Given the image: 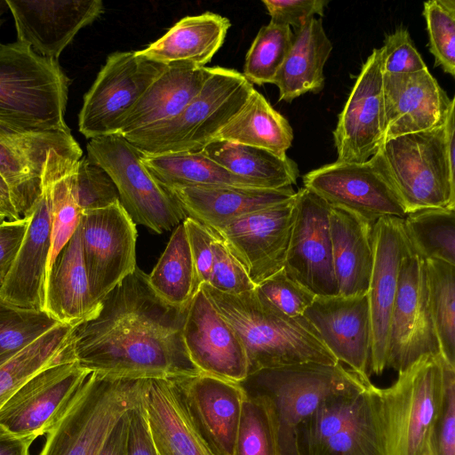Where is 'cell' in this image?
<instances>
[{
  "instance_id": "obj_1",
  "label": "cell",
  "mask_w": 455,
  "mask_h": 455,
  "mask_svg": "<svg viewBox=\"0 0 455 455\" xmlns=\"http://www.w3.org/2000/svg\"><path fill=\"white\" fill-rule=\"evenodd\" d=\"M187 309L160 299L137 267L101 300L92 318L74 327L73 356L90 372L120 378L200 374L183 340Z\"/></svg>"
},
{
  "instance_id": "obj_2",
  "label": "cell",
  "mask_w": 455,
  "mask_h": 455,
  "mask_svg": "<svg viewBox=\"0 0 455 455\" xmlns=\"http://www.w3.org/2000/svg\"><path fill=\"white\" fill-rule=\"evenodd\" d=\"M201 290L241 339L248 375L302 363H339L304 316L289 317L275 311L259 298L255 289L228 294L203 283Z\"/></svg>"
},
{
  "instance_id": "obj_3",
  "label": "cell",
  "mask_w": 455,
  "mask_h": 455,
  "mask_svg": "<svg viewBox=\"0 0 455 455\" xmlns=\"http://www.w3.org/2000/svg\"><path fill=\"white\" fill-rule=\"evenodd\" d=\"M69 84L58 60L18 41L0 44V122L25 130H70L64 118Z\"/></svg>"
},
{
  "instance_id": "obj_4",
  "label": "cell",
  "mask_w": 455,
  "mask_h": 455,
  "mask_svg": "<svg viewBox=\"0 0 455 455\" xmlns=\"http://www.w3.org/2000/svg\"><path fill=\"white\" fill-rule=\"evenodd\" d=\"M253 89L242 73L212 68L199 92L177 116L123 137L147 156L201 152L240 110Z\"/></svg>"
},
{
  "instance_id": "obj_5",
  "label": "cell",
  "mask_w": 455,
  "mask_h": 455,
  "mask_svg": "<svg viewBox=\"0 0 455 455\" xmlns=\"http://www.w3.org/2000/svg\"><path fill=\"white\" fill-rule=\"evenodd\" d=\"M370 383L340 363L309 362L263 369L249 374L240 385L246 393L261 395L269 401L282 455H298L299 427L332 396Z\"/></svg>"
},
{
  "instance_id": "obj_6",
  "label": "cell",
  "mask_w": 455,
  "mask_h": 455,
  "mask_svg": "<svg viewBox=\"0 0 455 455\" xmlns=\"http://www.w3.org/2000/svg\"><path fill=\"white\" fill-rule=\"evenodd\" d=\"M295 445L298 455H387L380 388L332 396L299 427Z\"/></svg>"
},
{
  "instance_id": "obj_7",
  "label": "cell",
  "mask_w": 455,
  "mask_h": 455,
  "mask_svg": "<svg viewBox=\"0 0 455 455\" xmlns=\"http://www.w3.org/2000/svg\"><path fill=\"white\" fill-rule=\"evenodd\" d=\"M146 380L91 372L39 455H98L115 424L140 401Z\"/></svg>"
},
{
  "instance_id": "obj_8",
  "label": "cell",
  "mask_w": 455,
  "mask_h": 455,
  "mask_svg": "<svg viewBox=\"0 0 455 455\" xmlns=\"http://www.w3.org/2000/svg\"><path fill=\"white\" fill-rule=\"evenodd\" d=\"M372 157L407 214L425 209H455V175L448 166L444 124L387 140Z\"/></svg>"
},
{
  "instance_id": "obj_9",
  "label": "cell",
  "mask_w": 455,
  "mask_h": 455,
  "mask_svg": "<svg viewBox=\"0 0 455 455\" xmlns=\"http://www.w3.org/2000/svg\"><path fill=\"white\" fill-rule=\"evenodd\" d=\"M443 393L440 355H426L380 388L387 455H431L430 437Z\"/></svg>"
},
{
  "instance_id": "obj_10",
  "label": "cell",
  "mask_w": 455,
  "mask_h": 455,
  "mask_svg": "<svg viewBox=\"0 0 455 455\" xmlns=\"http://www.w3.org/2000/svg\"><path fill=\"white\" fill-rule=\"evenodd\" d=\"M87 157L113 180L119 201L135 224L156 234L172 230L187 217L174 196L144 165L142 153L120 134L90 140Z\"/></svg>"
},
{
  "instance_id": "obj_11",
  "label": "cell",
  "mask_w": 455,
  "mask_h": 455,
  "mask_svg": "<svg viewBox=\"0 0 455 455\" xmlns=\"http://www.w3.org/2000/svg\"><path fill=\"white\" fill-rule=\"evenodd\" d=\"M82 157L70 130H25L0 122V176L20 219L29 216L40 199L47 170L75 167Z\"/></svg>"
},
{
  "instance_id": "obj_12",
  "label": "cell",
  "mask_w": 455,
  "mask_h": 455,
  "mask_svg": "<svg viewBox=\"0 0 455 455\" xmlns=\"http://www.w3.org/2000/svg\"><path fill=\"white\" fill-rule=\"evenodd\" d=\"M166 66L136 51L108 55L84 97L79 132L90 140L116 134L124 117Z\"/></svg>"
},
{
  "instance_id": "obj_13",
  "label": "cell",
  "mask_w": 455,
  "mask_h": 455,
  "mask_svg": "<svg viewBox=\"0 0 455 455\" xmlns=\"http://www.w3.org/2000/svg\"><path fill=\"white\" fill-rule=\"evenodd\" d=\"M439 355L429 307L425 259L408 241L390 316L387 368L399 373L423 356Z\"/></svg>"
},
{
  "instance_id": "obj_14",
  "label": "cell",
  "mask_w": 455,
  "mask_h": 455,
  "mask_svg": "<svg viewBox=\"0 0 455 455\" xmlns=\"http://www.w3.org/2000/svg\"><path fill=\"white\" fill-rule=\"evenodd\" d=\"M302 181L303 188L330 205L371 223L407 215L395 189L373 157L363 163L336 161L325 164L303 175Z\"/></svg>"
},
{
  "instance_id": "obj_15",
  "label": "cell",
  "mask_w": 455,
  "mask_h": 455,
  "mask_svg": "<svg viewBox=\"0 0 455 455\" xmlns=\"http://www.w3.org/2000/svg\"><path fill=\"white\" fill-rule=\"evenodd\" d=\"M79 229L91 293L100 304L137 267L136 224L118 202L82 212Z\"/></svg>"
},
{
  "instance_id": "obj_16",
  "label": "cell",
  "mask_w": 455,
  "mask_h": 455,
  "mask_svg": "<svg viewBox=\"0 0 455 455\" xmlns=\"http://www.w3.org/2000/svg\"><path fill=\"white\" fill-rule=\"evenodd\" d=\"M91 372L75 359L53 363L30 378L0 408V425L19 437L46 434L66 411Z\"/></svg>"
},
{
  "instance_id": "obj_17",
  "label": "cell",
  "mask_w": 455,
  "mask_h": 455,
  "mask_svg": "<svg viewBox=\"0 0 455 455\" xmlns=\"http://www.w3.org/2000/svg\"><path fill=\"white\" fill-rule=\"evenodd\" d=\"M330 204L301 188L284 262L286 273L315 296L337 295L329 221Z\"/></svg>"
},
{
  "instance_id": "obj_18",
  "label": "cell",
  "mask_w": 455,
  "mask_h": 455,
  "mask_svg": "<svg viewBox=\"0 0 455 455\" xmlns=\"http://www.w3.org/2000/svg\"><path fill=\"white\" fill-rule=\"evenodd\" d=\"M294 217L295 196L211 229L223 240L257 286L283 268Z\"/></svg>"
},
{
  "instance_id": "obj_19",
  "label": "cell",
  "mask_w": 455,
  "mask_h": 455,
  "mask_svg": "<svg viewBox=\"0 0 455 455\" xmlns=\"http://www.w3.org/2000/svg\"><path fill=\"white\" fill-rule=\"evenodd\" d=\"M383 73L379 49L363 64L333 131L337 161L363 163L384 143Z\"/></svg>"
},
{
  "instance_id": "obj_20",
  "label": "cell",
  "mask_w": 455,
  "mask_h": 455,
  "mask_svg": "<svg viewBox=\"0 0 455 455\" xmlns=\"http://www.w3.org/2000/svg\"><path fill=\"white\" fill-rule=\"evenodd\" d=\"M303 316L338 362L371 382V321L367 294L315 296Z\"/></svg>"
},
{
  "instance_id": "obj_21",
  "label": "cell",
  "mask_w": 455,
  "mask_h": 455,
  "mask_svg": "<svg viewBox=\"0 0 455 455\" xmlns=\"http://www.w3.org/2000/svg\"><path fill=\"white\" fill-rule=\"evenodd\" d=\"M183 340L191 362L201 373L236 383L248 376V360L241 339L201 289L188 307Z\"/></svg>"
},
{
  "instance_id": "obj_22",
  "label": "cell",
  "mask_w": 455,
  "mask_h": 455,
  "mask_svg": "<svg viewBox=\"0 0 455 455\" xmlns=\"http://www.w3.org/2000/svg\"><path fill=\"white\" fill-rule=\"evenodd\" d=\"M6 4L14 20L17 41L53 60L104 12L100 0H6Z\"/></svg>"
},
{
  "instance_id": "obj_23",
  "label": "cell",
  "mask_w": 455,
  "mask_h": 455,
  "mask_svg": "<svg viewBox=\"0 0 455 455\" xmlns=\"http://www.w3.org/2000/svg\"><path fill=\"white\" fill-rule=\"evenodd\" d=\"M407 243L403 219L382 218L373 224V265L367 295L371 321L370 369L377 375L387 368L389 322Z\"/></svg>"
},
{
  "instance_id": "obj_24",
  "label": "cell",
  "mask_w": 455,
  "mask_h": 455,
  "mask_svg": "<svg viewBox=\"0 0 455 455\" xmlns=\"http://www.w3.org/2000/svg\"><path fill=\"white\" fill-rule=\"evenodd\" d=\"M191 419L216 455H233L245 392L207 374L172 379Z\"/></svg>"
},
{
  "instance_id": "obj_25",
  "label": "cell",
  "mask_w": 455,
  "mask_h": 455,
  "mask_svg": "<svg viewBox=\"0 0 455 455\" xmlns=\"http://www.w3.org/2000/svg\"><path fill=\"white\" fill-rule=\"evenodd\" d=\"M52 181L49 178L43 181L42 196L28 216L27 230L0 289V299L18 307L44 311L52 245Z\"/></svg>"
},
{
  "instance_id": "obj_26",
  "label": "cell",
  "mask_w": 455,
  "mask_h": 455,
  "mask_svg": "<svg viewBox=\"0 0 455 455\" xmlns=\"http://www.w3.org/2000/svg\"><path fill=\"white\" fill-rule=\"evenodd\" d=\"M383 98L384 142L443 125L455 103L427 68L408 74H383Z\"/></svg>"
},
{
  "instance_id": "obj_27",
  "label": "cell",
  "mask_w": 455,
  "mask_h": 455,
  "mask_svg": "<svg viewBox=\"0 0 455 455\" xmlns=\"http://www.w3.org/2000/svg\"><path fill=\"white\" fill-rule=\"evenodd\" d=\"M143 404L158 455H216L191 419L172 379H147Z\"/></svg>"
},
{
  "instance_id": "obj_28",
  "label": "cell",
  "mask_w": 455,
  "mask_h": 455,
  "mask_svg": "<svg viewBox=\"0 0 455 455\" xmlns=\"http://www.w3.org/2000/svg\"><path fill=\"white\" fill-rule=\"evenodd\" d=\"M179 202L187 217L215 229L249 213L291 199L292 187L277 189L238 187H191L166 188Z\"/></svg>"
},
{
  "instance_id": "obj_29",
  "label": "cell",
  "mask_w": 455,
  "mask_h": 455,
  "mask_svg": "<svg viewBox=\"0 0 455 455\" xmlns=\"http://www.w3.org/2000/svg\"><path fill=\"white\" fill-rule=\"evenodd\" d=\"M211 69L188 61L168 64L124 117L117 134L124 136L177 116L199 92Z\"/></svg>"
},
{
  "instance_id": "obj_30",
  "label": "cell",
  "mask_w": 455,
  "mask_h": 455,
  "mask_svg": "<svg viewBox=\"0 0 455 455\" xmlns=\"http://www.w3.org/2000/svg\"><path fill=\"white\" fill-rule=\"evenodd\" d=\"M100 307L91 293L78 226L48 270L44 311L60 323L76 326Z\"/></svg>"
},
{
  "instance_id": "obj_31",
  "label": "cell",
  "mask_w": 455,
  "mask_h": 455,
  "mask_svg": "<svg viewBox=\"0 0 455 455\" xmlns=\"http://www.w3.org/2000/svg\"><path fill=\"white\" fill-rule=\"evenodd\" d=\"M330 232L337 295L367 294L373 265V224L330 205Z\"/></svg>"
},
{
  "instance_id": "obj_32",
  "label": "cell",
  "mask_w": 455,
  "mask_h": 455,
  "mask_svg": "<svg viewBox=\"0 0 455 455\" xmlns=\"http://www.w3.org/2000/svg\"><path fill=\"white\" fill-rule=\"evenodd\" d=\"M322 19L311 18L294 29L291 46L273 84L279 90V100L287 102L324 86L323 68L331 52Z\"/></svg>"
},
{
  "instance_id": "obj_33",
  "label": "cell",
  "mask_w": 455,
  "mask_h": 455,
  "mask_svg": "<svg viewBox=\"0 0 455 455\" xmlns=\"http://www.w3.org/2000/svg\"><path fill=\"white\" fill-rule=\"evenodd\" d=\"M230 25L228 19L213 12L187 16L159 39L136 52L165 65L188 61L204 68L223 44Z\"/></svg>"
},
{
  "instance_id": "obj_34",
  "label": "cell",
  "mask_w": 455,
  "mask_h": 455,
  "mask_svg": "<svg viewBox=\"0 0 455 455\" xmlns=\"http://www.w3.org/2000/svg\"><path fill=\"white\" fill-rule=\"evenodd\" d=\"M201 152L256 188L292 187L299 177L297 164L286 154L220 140H212Z\"/></svg>"
},
{
  "instance_id": "obj_35",
  "label": "cell",
  "mask_w": 455,
  "mask_h": 455,
  "mask_svg": "<svg viewBox=\"0 0 455 455\" xmlns=\"http://www.w3.org/2000/svg\"><path fill=\"white\" fill-rule=\"evenodd\" d=\"M214 140L286 154L293 140L287 119L253 89L240 110L219 132Z\"/></svg>"
},
{
  "instance_id": "obj_36",
  "label": "cell",
  "mask_w": 455,
  "mask_h": 455,
  "mask_svg": "<svg viewBox=\"0 0 455 455\" xmlns=\"http://www.w3.org/2000/svg\"><path fill=\"white\" fill-rule=\"evenodd\" d=\"M141 160L153 178L164 188L191 187L254 188L203 152L143 155Z\"/></svg>"
},
{
  "instance_id": "obj_37",
  "label": "cell",
  "mask_w": 455,
  "mask_h": 455,
  "mask_svg": "<svg viewBox=\"0 0 455 455\" xmlns=\"http://www.w3.org/2000/svg\"><path fill=\"white\" fill-rule=\"evenodd\" d=\"M74 327L56 324L0 364V408L43 369L63 360L75 359L71 346Z\"/></svg>"
},
{
  "instance_id": "obj_38",
  "label": "cell",
  "mask_w": 455,
  "mask_h": 455,
  "mask_svg": "<svg viewBox=\"0 0 455 455\" xmlns=\"http://www.w3.org/2000/svg\"><path fill=\"white\" fill-rule=\"evenodd\" d=\"M148 281L160 299L177 307H188L200 291L202 284L182 222L175 227Z\"/></svg>"
},
{
  "instance_id": "obj_39",
  "label": "cell",
  "mask_w": 455,
  "mask_h": 455,
  "mask_svg": "<svg viewBox=\"0 0 455 455\" xmlns=\"http://www.w3.org/2000/svg\"><path fill=\"white\" fill-rule=\"evenodd\" d=\"M403 228L409 243L424 259L455 266V209H425L408 213Z\"/></svg>"
},
{
  "instance_id": "obj_40",
  "label": "cell",
  "mask_w": 455,
  "mask_h": 455,
  "mask_svg": "<svg viewBox=\"0 0 455 455\" xmlns=\"http://www.w3.org/2000/svg\"><path fill=\"white\" fill-rule=\"evenodd\" d=\"M428 299L440 355L455 367V266L425 259Z\"/></svg>"
},
{
  "instance_id": "obj_41",
  "label": "cell",
  "mask_w": 455,
  "mask_h": 455,
  "mask_svg": "<svg viewBox=\"0 0 455 455\" xmlns=\"http://www.w3.org/2000/svg\"><path fill=\"white\" fill-rule=\"evenodd\" d=\"M233 455H282L274 411L265 396L245 392Z\"/></svg>"
},
{
  "instance_id": "obj_42",
  "label": "cell",
  "mask_w": 455,
  "mask_h": 455,
  "mask_svg": "<svg viewBox=\"0 0 455 455\" xmlns=\"http://www.w3.org/2000/svg\"><path fill=\"white\" fill-rule=\"evenodd\" d=\"M289 26L269 22L260 28L245 57L243 76L252 84H273L291 46Z\"/></svg>"
},
{
  "instance_id": "obj_43",
  "label": "cell",
  "mask_w": 455,
  "mask_h": 455,
  "mask_svg": "<svg viewBox=\"0 0 455 455\" xmlns=\"http://www.w3.org/2000/svg\"><path fill=\"white\" fill-rule=\"evenodd\" d=\"M58 323L45 311L18 307L0 299V364Z\"/></svg>"
},
{
  "instance_id": "obj_44",
  "label": "cell",
  "mask_w": 455,
  "mask_h": 455,
  "mask_svg": "<svg viewBox=\"0 0 455 455\" xmlns=\"http://www.w3.org/2000/svg\"><path fill=\"white\" fill-rule=\"evenodd\" d=\"M429 51L435 65L455 76V1L431 0L423 4Z\"/></svg>"
},
{
  "instance_id": "obj_45",
  "label": "cell",
  "mask_w": 455,
  "mask_h": 455,
  "mask_svg": "<svg viewBox=\"0 0 455 455\" xmlns=\"http://www.w3.org/2000/svg\"><path fill=\"white\" fill-rule=\"evenodd\" d=\"M76 169L50 184L52 201V245L48 270L62 248L71 239L80 224L82 211L73 190Z\"/></svg>"
},
{
  "instance_id": "obj_46",
  "label": "cell",
  "mask_w": 455,
  "mask_h": 455,
  "mask_svg": "<svg viewBox=\"0 0 455 455\" xmlns=\"http://www.w3.org/2000/svg\"><path fill=\"white\" fill-rule=\"evenodd\" d=\"M73 190L82 212L103 209L120 202L111 177L87 156H83L76 164Z\"/></svg>"
},
{
  "instance_id": "obj_47",
  "label": "cell",
  "mask_w": 455,
  "mask_h": 455,
  "mask_svg": "<svg viewBox=\"0 0 455 455\" xmlns=\"http://www.w3.org/2000/svg\"><path fill=\"white\" fill-rule=\"evenodd\" d=\"M259 298L289 317L303 316L315 295L281 269L255 287Z\"/></svg>"
},
{
  "instance_id": "obj_48",
  "label": "cell",
  "mask_w": 455,
  "mask_h": 455,
  "mask_svg": "<svg viewBox=\"0 0 455 455\" xmlns=\"http://www.w3.org/2000/svg\"><path fill=\"white\" fill-rule=\"evenodd\" d=\"M440 357L443 393L431 432L430 451L431 455H455V367Z\"/></svg>"
},
{
  "instance_id": "obj_49",
  "label": "cell",
  "mask_w": 455,
  "mask_h": 455,
  "mask_svg": "<svg viewBox=\"0 0 455 455\" xmlns=\"http://www.w3.org/2000/svg\"><path fill=\"white\" fill-rule=\"evenodd\" d=\"M211 230L214 235L213 262L211 278L207 284L228 294H240L254 290L256 286L244 267L217 233Z\"/></svg>"
},
{
  "instance_id": "obj_50",
  "label": "cell",
  "mask_w": 455,
  "mask_h": 455,
  "mask_svg": "<svg viewBox=\"0 0 455 455\" xmlns=\"http://www.w3.org/2000/svg\"><path fill=\"white\" fill-rule=\"evenodd\" d=\"M379 52L383 74H408L427 68L406 28L387 35Z\"/></svg>"
},
{
  "instance_id": "obj_51",
  "label": "cell",
  "mask_w": 455,
  "mask_h": 455,
  "mask_svg": "<svg viewBox=\"0 0 455 455\" xmlns=\"http://www.w3.org/2000/svg\"><path fill=\"white\" fill-rule=\"evenodd\" d=\"M271 22L299 28L315 15H323L326 0H263Z\"/></svg>"
},
{
  "instance_id": "obj_52",
  "label": "cell",
  "mask_w": 455,
  "mask_h": 455,
  "mask_svg": "<svg viewBox=\"0 0 455 455\" xmlns=\"http://www.w3.org/2000/svg\"><path fill=\"white\" fill-rule=\"evenodd\" d=\"M182 223L200 283H208L213 262V233L211 228L191 217H186Z\"/></svg>"
},
{
  "instance_id": "obj_53",
  "label": "cell",
  "mask_w": 455,
  "mask_h": 455,
  "mask_svg": "<svg viewBox=\"0 0 455 455\" xmlns=\"http://www.w3.org/2000/svg\"><path fill=\"white\" fill-rule=\"evenodd\" d=\"M126 455H158L149 432L143 395L140 401L129 411Z\"/></svg>"
},
{
  "instance_id": "obj_54",
  "label": "cell",
  "mask_w": 455,
  "mask_h": 455,
  "mask_svg": "<svg viewBox=\"0 0 455 455\" xmlns=\"http://www.w3.org/2000/svg\"><path fill=\"white\" fill-rule=\"evenodd\" d=\"M28 224V217L0 223V289L10 271Z\"/></svg>"
},
{
  "instance_id": "obj_55",
  "label": "cell",
  "mask_w": 455,
  "mask_h": 455,
  "mask_svg": "<svg viewBox=\"0 0 455 455\" xmlns=\"http://www.w3.org/2000/svg\"><path fill=\"white\" fill-rule=\"evenodd\" d=\"M129 411L115 424L98 455H126Z\"/></svg>"
},
{
  "instance_id": "obj_56",
  "label": "cell",
  "mask_w": 455,
  "mask_h": 455,
  "mask_svg": "<svg viewBox=\"0 0 455 455\" xmlns=\"http://www.w3.org/2000/svg\"><path fill=\"white\" fill-rule=\"evenodd\" d=\"M34 440L19 437L0 425V455H29V447Z\"/></svg>"
},
{
  "instance_id": "obj_57",
  "label": "cell",
  "mask_w": 455,
  "mask_h": 455,
  "mask_svg": "<svg viewBox=\"0 0 455 455\" xmlns=\"http://www.w3.org/2000/svg\"><path fill=\"white\" fill-rule=\"evenodd\" d=\"M0 214L4 215L7 220H20L18 215L8 189L7 185L0 176Z\"/></svg>"
},
{
  "instance_id": "obj_58",
  "label": "cell",
  "mask_w": 455,
  "mask_h": 455,
  "mask_svg": "<svg viewBox=\"0 0 455 455\" xmlns=\"http://www.w3.org/2000/svg\"><path fill=\"white\" fill-rule=\"evenodd\" d=\"M8 8L6 0H0V28L4 22L3 15L5 12L6 9ZM1 44V43H0Z\"/></svg>"
},
{
  "instance_id": "obj_59",
  "label": "cell",
  "mask_w": 455,
  "mask_h": 455,
  "mask_svg": "<svg viewBox=\"0 0 455 455\" xmlns=\"http://www.w3.org/2000/svg\"><path fill=\"white\" fill-rule=\"evenodd\" d=\"M4 220H7L5 217L2 214H0V223L4 222Z\"/></svg>"
}]
</instances>
